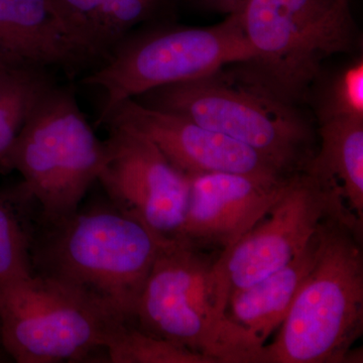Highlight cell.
Returning a JSON list of instances; mask_svg holds the SVG:
<instances>
[{
    "mask_svg": "<svg viewBox=\"0 0 363 363\" xmlns=\"http://www.w3.org/2000/svg\"><path fill=\"white\" fill-rule=\"evenodd\" d=\"M317 135L319 147L305 171L337 185L345 206L363 221V121H324Z\"/></svg>",
    "mask_w": 363,
    "mask_h": 363,
    "instance_id": "obj_15",
    "label": "cell"
},
{
    "mask_svg": "<svg viewBox=\"0 0 363 363\" xmlns=\"http://www.w3.org/2000/svg\"><path fill=\"white\" fill-rule=\"evenodd\" d=\"M196 6L224 14H230L240 11L247 0H191Z\"/></svg>",
    "mask_w": 363,
    "mask_h": 363,
    "instance_id": "obj_22",
    "label": "cell"
},
{
    "mask_svg": "<svg viewBox=\"0 0 363 363\" xmlns=\"http://www.w3.org/2000/svg\"><path fill=\"white\" fill-rule=\"evenodd\" d=\"M33 260L57 279L131 323L136 303L164 240L113 209L72 214L52 223Z\"/></svg>",
    "mask_w": 363,
    "mask_h": 363,
    "instance_id": "obj_3",
    "label": "cell"
},
{
    "mask_svg": "<svg viewBox=\"0 0 363 363\" xmlns=\"http://www.w3.org/2000/svg\"><path fill=\"white\" fill-rule=\"evenodd\" d=\"M240 18L255 52L245 64L291 104H305L327 61L362 52L351 0H247Z\"/></svg>",
    "mask_w": 363,
    "mask_h": 363,
    "instance_id": "obj_4",
    "label": "cell"
},
{
    "mask_svg": "<svg viewBox=\"0 0 363 363\" xmlns=\"http://www.w3.org/2000/svg\"><path fill=\"white\" fill-rule=\"evenodd\" d=\"M341 208L347 207L333 182L308 171L291 176L269 211L215 257L210 276L222 316L231 293L286 266L307 247L325 217Z\"/></svg>",
    "mask_w": 363,
    "mask_h": 363,
    "instance_id": "obj_9",
    "label": "cell"
},
{
    "mask_svg": "<svg viewBox=\"0 0 363 363\" xmlns=\"http://www.w3.org/2000/svg\"><path fill=\"white\" fill-rule=\"evenodd\" d=\"M255 57L238 11L205 28L164 26L128 33L83 84L104 91L97 119L102 124L124 100L162 86L204 77L223 67L252 61Z\"/></svg>",
    "mask_w": 363,
    "mask_h": 363,
    "instance_id": "obj_5",
    "label": "cell"
},
{
    "mask_svg": "<svg viewBox=\"0 0 363 363\" xmlns=\"http://www.w3.org/2000/svg\"><path fill=\"white\" fill-rule=\"evenodd\" d=\"M0 52L23 65L69 73L96 59L52 0H0Z\"/></svg>",
    "mask_w": 363,
    "mask_h": 363,
    "instance_id": "obj_13",
    "label": "cell"
},
{
    "mask_svg": "<svg viewBox=\"0 0 363 363\" xmlns=\"http://www.w3.org/2000/svg\"><path fill=\"white\" fill-rule=\"evenodd\" d=\"M104 123L149 138L187 176L205 173L242 174L267 179L292 176L242 143L186 117L150 108L133 98L117 105Z\"/></svg>",
    "mask_w": 363,
    "mask_h": 363,
    "instance_id": "obj_11",
    "label": "cell"
},
{
    "mask_svg": "<svg viewBox=\"0 0 363 363\" xmlns=\"http://www.w3.org/2000/svg\"><path fill=\"white\" fill-rule=\"evenodd\" d=\"M69 25L83 38L96 59L93 44V23L104 0H52Z\"/></svg>",
    "mask_w": 363,
    "mask_h": 363,
    "instance_id": "obj_21",
    "label": "cell"
},
{
    "mask_svg": "<svg viewBox=\"0 0 363 363\" xmlns=\"http://www.w3.org/2000/svg\"><path fill=\"white\" fill-rule=\"evenodd\" d=\"M362 230L347 208L322 220L314 264L259 363L362 362Z\"/></svg>",
    "mask_w": 363,
    "mask_h": 363,
    "instance_id": "obj_1",
    "label": "cell"
},
{
    "mask_svg": "<svg viewBox=\"0 0 363 363\" xmlns=\"http://www.w3.org/2000/svg\"><path fill=\"white\" fill-rule=\"evenodd\" d=\"M216 257L178 240L164 242L136 303L133 321L142 330L216 363H247L242 331L216 308L210 276Z\"/></svg>",
    "mask_w": 363,
    "mask_h": 363,
    "instance_id": "obj_7",
    "label": "cell"
},
{
    "mask_svg": "<svg viewBox=\"0 0 363 363\" xmlns=\"http://www.w3.org/2000/svg\"><path fill=\"white\" fill-rule=\"evenodd\" d=\"M109 157L106 142L95 135L74 93L52 85L28 114L0 169H16L23 191L55 223L78 211Z\"/></svg>",
    "mask_w": 363,
    "mask_h": 363,
    "instance_id": "obj_6",
    "label": "cell"
},
{
    "mask_svg": "<svg viewBox=\"0 0 363 363\" xmlns=\"http://www.w3.org/2000/svg\"><path fill=\"white\" fill-rule=\"evenodd\" d=\"M305 104L311 106L317 123L344 118L363 121L362 52L335 69L325 65L310 86Z\"/></svg>",
    "mask_w": 363,
    "mask_h": 363,
    "instance_id": "obj_16",
    "label": "cell"
},
{
    "mask_svg": "<svg viewBox=\"0 0 363 363\" xmlns=\"http://www.w3.org/2000/svg\"><path fill=\"white\" fill-rule=\"evenodd\" d=\"M55 83L45 68L18 65L0 72V164L45 91Z\"/></svg>",
    "mask_w": 363,
    "mask_h": 363,
    "instance_id": "obj_17",
    "label": "cell"
},
{
    "mask_svg": "<svg viewBox=\"0 0 363 363\" xmlns=\"http://www.w3.org/2000/svg\"><path fill=\"white\" fill-rule=\"evenodd\" d=\"M317 248L318 230L304 250L286 266L229 295L226 316L247 334L257 353V363L267 339L278 331L311 271Z\"/></svg>",
    "mask_w": 363,
    "mask_h": 363,
    "instance_id": "obj_14",
    "label": "cell"
},
{
    "mask_svg": "<svg viewBox=\"0 0 363 363\" xmlns=\"http://www.w3.org/2000/svg\"><path fill=\"white\" fill-rule=\"evenodd\" d=\"M30 241L9 198L0 196V281L33 276Z\"/></svg>",
    "mask_w": 363,
    "mask_h": 363,
    "instance_id": "obj_20",
    "label": "cell"
},
{
    "mask_svg": "<svg viewBox=\"0 0 363 363\" xmlns=\"http://www.w3.org/2000/svg\"><path fill=\"white\" fill-rule=\"evenodd\" d=\"M290 177L189 175L187 210L174 240L202 252L219 255L228 250L269 211Z\"/></svg>",
    "mask_w": 363,
    "mask_h": 363,
    "instance_id": "obj_12",
    "label": "cell"
},
{
    "mask_svg": "<svg viewBox=\"0 0 363 363\" xmlns=\"http://www.w3.org/2000/svg\"><path fill=\"white\" fill-rule=\"evenodd\" d=\"M164 0H104L93 23V44L99 58L130 33L133 26L152 18Z\"/></svg>",
    "mask_w": 363,
    "mask_h": 363,
    "instance_id": "obj_19",
    "label": "cell"
},
{
    "mask_svg": "<svg viewBox=\"0 0 363 363\" xmlns=\"http://www.w3.org/2000/svg\"><path fill=\"white\" fill-rule=\"evenodd\" d=\"M109 157L98 181L114 207L164 240L180 230L189 198V179L154 143L135 131L111 126Z\"/></svg>",
    "mask_w": 363,
    "mask_h": 363,
    "instance_id": "obj_10",
    "label": "cell"
},
{
    "mask_svg": "<svg viewBox=\"0 0 363 363\" xmlns=\"http://www.w3.org/2000/svg\"><path fill=\"white\" fill-rule=\"evenodd\" d=\"M23 65V64L18 63L16 60L9 58L6 55L2 54L0 52V72L6 70V69L11 68L13 66Z\"/></svg>",
    "mask_w": 363,
    "mask_h": 363,
    "instance_id": "obj_23",
    "label": "cell"
},
{
    "mask_svg": "<svg viewBox=\"0 0 363 363\" xmlns=\"http://www.w3.org/2000/svg\"><path fill=\"white\" fill-rule=\"evenodd\" d=\"M123 323L128 322L49 277L0 281L1 341L16 362L80 359L105 347Z\"/></svg>",
    "mask_w": 363,
    "mask_h": 363,
    "instance_id": "obj_8",
    "label": "cell"
},
{
    "mask_svg": "<svg viewBox=\"0 0 363 363\" xmlns=\"http://www.w3.org/2000/svg\"><path fill=\"white\" fill-rule=\"evenodd\" d=\"M162 86L133 98L150 108L186 117L257 150L288 175L316 154V133L301 105L272 91L245 63Z\"/></svg>",
    "mask_w": 363,
    "mask_h": 363,
    "instance_id": "obj_2",
    "label": "cell"
},
{
    "mask_svg": "<svg viewBox=\"0 0 363 363\" xmlns=\"http://www.w3.org/2000/svg\"><path fill=\"white\" fill-rule=\"evenodd\" d=\"M104 348L113 363H216L207 355L157 337L130 323L117 326Z\"/></svg>",
    "mask_w": 363,
    "mask_h": 363,
    "instance_id": "obj_18",
    "label": "cell"
}]
</instances>
